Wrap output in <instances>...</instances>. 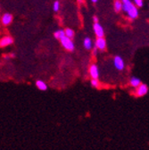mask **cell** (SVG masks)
<instances>
[{
  "label": "cell",
  "instance_id": "1",
  "mask_svg": "<svg viewBox=\"0 0 149 150\" xmlns=\"http://www.w3.org/2000/svg\"><path fill=\"white\" fill-rule=\"evenodd\" d=\"M61 40V43H62V46L68 51H73L74 49V44H73V41L71 40V39L68 37H64L63 39L60 40Z\"/></svg>",
  "mask_w": 149,
  "mask_h": 150
},
{
  "label": "cell",
  "instance_id": "2",
  "mask_svg": "<svg viewBox=\"0 0 149 150\" xmlns=\"http://www.w3.org/2000/svg\"><path fill=\"white\" fill-rule=\"evenodd\" d=\"M148 92V88L145 84H142L140 83L137 88H136V91L135 94L137 97H143L145 95H146Z\"/></svg>",
  "mask_w": 149,
  "mask_h": 150
},
{
  "label": "cell",
  "instance_id": "3",
  "mask_svg": "<svg viewBox=\"0 0 149 150\" xmlns=\"http://www.w3.org/2000/svg\"><path fill=\"white\" fill-rule=\"evenodd\" d=\"M93 29H94V32L96 34V36L97 38H103L105 35V31L104 29L102 27V25L99 23H94V26H93Z\"/></svg>",
  "mask_w": 149,
  "mask_h": 150
},
{
  "label": "cell",
  "instance_id": "4",
  "mask_svg": "<svg viewBox=\"0 0 149 150\" xmlns=\"http://www.w3.org/2000/svg\"><path fill=\"white\" fill-rule=\"evenodd\" d=\"M114 66L117 70L119 71H121L124 69L125 67V64H124V61L123 59L121 57V56L117 55L114 57Z\"/></svg>",
  "mask_w": 149,
  "mask_h": 150
},
{
  "label": "cell",
  "instance_id": "5",
  "mask_svg": "<svg viewBox=\"0 0 149 150\" xmlns=\"http://www.w3.org/2000/svg\"><path fill=\"white\" fill-rule=\"evenodd\" d=\"M89 74L92 79H98L99 76V70L97 64H92L89 67Z\"/></svg>",
  "mask_w": 149,
  "mask_h": 150
},
{
  "label": "cell",
  "instance_id": "6",
  "mask_svg": "<svg viewBox=\"0 0 149 150\" xmlns=\"http://www.w3.org/2000/svg\"><path fill=\"white\" fill-rule=\"evenodd\" d=\"M96 47L101 51H104L106 48V41L104 38H97L96 40Z\"/></svg>",
  "mask_w": 149,
  "mask_h": 150
},
{
  "label": "cell",
  "instance_id": "7",
  "mask_svg": "<svg viewBox=\"0 0 149 150\" xmlns=\"http://www.w3.org/2000/svg\"><path fill=\"white\" fill-rule=\"evenodd\" d=\"M13 40L12 37L6 36L0 40V47H6L7 46H10L11 44H13Z\"/></svg>",
  "mask_w": 149,
  "mask_h": 150
},
{
  "label": "cell",
  "instance_id": "8",
  "mask_svg": "<svg viewBox=\"0 0 149 150\" xmlns=\"http://www.w3.org/2000/svg\"><path fill=\"white\" fill-rule=\"evenodd\" d=\"M1 22L4 25H9L13 22V16L11 13H5L1 18Z\"/></svg>",
  "mask_w": 149,
  "mask_h": 150
},
{
  "label": "cell",
  "instance_id": "9",
  "mask_svg": "<svg viewBox=\"0 0 149 150\" xmlns=\"http://www.w3.org/2000/svg\"><path fill=\"white\" fill-rule=\"evenodd\" d=\"M83 45H84V47L87 50H90L93 47V42H92L91 39H89V38H85V40L83 41Z\"/></svg>",
  "mask_w": 149,
  "mask_h": 150
},
{
  "label": "cell",
  "instance_id": "10",
  "mask_svg": "<svg viewBox=\"0 0 149 150\" xmlns=\"http://www.w3.org/2000/svg\"><path fill=\"white\" fill-rule=\"evenodd\" d=\"M36 86L40 90H47V84L43 81H36Z\"/></svg>",
  "mask_w": 149,
  "mask_h": 150
},
{
  "label": "cell",
  "instance_id": "11",
  "mask_svg": "<svg viewBox=\"0 0 149 150\" xmlns=\"http://www.w3.org/2000/svg\"><path fill=\"white\" fill-rule=\"evenodd\" d=\"M129 83H130V85H131L133 88H137L140 83H141V81H140V80L138 79V78H137V77H132L131 79H130V81H129Z\"/></svg>",
  "mask_w": 149,
  "mask_h": 150
},
{
  "label": "cell",
  "instance_id": "12",
  "mask_svg": "<svg viewBox=\"0 0 149 150\" xmlns=\"http://www.w3.org/2000/svg\"><path fill=\"white\" fill-rule=\"evenodd\" d=\"M54 36L55 39H57V40H61V39H63V38L65 36V35H64V30H58L57 31H55V32L54 33Z\"/></svg>",
  "mask_w": 149,
  "mask_h": 150
},
{
  "label": "cell",
  "instance_id": "13",
  "mask_svg": "<svg viewBox=\"0 0 149 150\" xmlns=\"http://www.w3.org/2000/svg\"><path fill=\"white\" fill-rule=\"evenodd\" d=\"M121 8H122L121 1H120V0H115V1H114V10H115V12L121 11Z\"/></svg>",
  "mask_w": 149,
  "mask_h": 150
},
{
  "label": "cell",
  "instance_id": "14",
  "mask_svg": "<svg viewBox=\"0 0 149 150\" xmlns=\"http://www.w3.org/2000/svg\"><path fill=\"white\" fill-rule=\"evenodd\" d=\"M64 35H65V37H68V38H70V39H72V38L74 37V31L71 29H66L64 30Z\"/></svg>",
  "mask_w": 149,
  "mask_h": 150
},
{
  "label": "cell",
  "instance_id": "15",
  "mask_svg": "<svg viewBox=\"0 0 149 150\" xmlns=\"http://www.w3.org/2000/svg\"><path fill=\"white\" fill-rule=\"evenodd\" d=\"M91 85H92V87H94V88H99L100 83H99L97 79H92L91 80Z\"/></svg>",
  "mask_w": 149,
  "mask_h": 150
},
{
  "label": "cell",
  "instance_id": "16",
  "mask_svg": "<svg viewBox=\"0 0 149 150\" xmlns=\"http://www.w3.org/2000/svg\"><path fill=\"white\" fill-rule=\"evenodd\" d=\"M53 8H54V12L59 11V9H60V3H59V1H55V2L54 3Z\"/></svg>",
  "mask_w": 149,
  "mask_h": 150
},
{
  "label": "cell",
  "instance_id": "17",
  "mask_svg": "<svg viewBox=\"0 0 149 150\" xmlns=\"http://www.w3.org/2000/svg\"><path fill=\"white\" fill-rule=\"evenodd\" d=\"M135 6L138 7H142L143 6V0H133Z\"/></svg>",
  "mask_w": 149,
  "mask_h": 150
},
{
  "label": "cell",
  "instance_id": "18",
  "mask_svg": "<svg viewBox=\"0 0 149 150\" xmlns=\"http://www.w3.org/2000/svg\"><path fill=\"white\" fill-rule=\"evenodd\" d=\"M93 21H94V23H99V20H98V18L97 16H94V18H93Z\"/></svg>",
  "mask_w": 149,
  "mask_h": 150
},
{
  "label": "cell",
  "instance_id": "19",
  "mask_svg": "<svg viewBox=\"0 0 149 150\" xmlns=\"http://www.w3.org/2000/svg\"><path fill=\"white\" fill-rule=\"evenodd\" d=\"M97 47L93 48V55H96L97 54Z\"/></svg>",
  "mask_w": 149,
  "mask_h": 150
},
{
  "label": "cell",
  "instance_id": "20",
  "mask_svg": "<svg viewBox=\"0 0 149 150\" xmlns=\"http://www.w3.org/2000/svg\"><path fill=\"white\" fill-rule=\"evenodd\" d=\"M91 1H92L93 3H97V2L98 1V0H91Z\"/></svg>",
  "mask_w": 149,
  "mask_h": 150
},
{
  "label": "cell",
  "instance_id": "21",
  "mask_svg": "<svg viewBox=\"0 0 149 150\" xmlns=\"http://www.w3.org/2000/svg\"><path fill=\"white\" fill-rule=\"evenodd\" d=\"M78 1H79V2H80V3H81V2H82V1H83V0H78Z\"/></svg>",
  "mask_w": 149,
  "mask_h": 150
}]
</instances>
